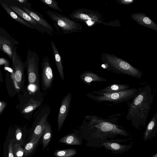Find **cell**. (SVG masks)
I'll return each mask as SVG.
<instances>
[{"mask_svg": "<svg viewBox=\"0 0 157 157\" xmlns=\"http://www.w3.org/2000/svg\"><path fill=\"white\" fill-rule=\"evenodd\" d=\"M155 94L149 84L137 88L136 95L127 102V120L136 130L145 126L148 114L153 103Z\"/></svg>", "mask_w": 157, "mask_h": 157, "instance_id": "obj_1", "label": "cell"}, {"mask_svg": "<svg viewBox=\"0 0 157 157\" xmlns=\"http://www.w3.org/2000/svg\"><path fill=\"white\" fill-rule=\"evenodd\" d=\"M121 114L117 113L103 118L94 115L86 116L85 121L94 136L99 139V144L109 142L107 138L115 139L118 136H127L128 132L119 123Z\"/></svg>", "mask_w": 157, "mask_h": 157, "instance_id": "obj_2", "label": "cell"}, {"mask_svg": "<svg viewBox=\"0 0 157 157\" xmlns=\"http://www.w3.org/2000/svg\"><path fill=\"white\" fill-rule=\"evenodd\" d=\"M137 92V88H129L123 91L111 93L94 90L86 96L98 102H109L117 104L129 101L136 95Z\"/></svg>", "mask_w": 157, "mask_h": 157, "instance_id": "obj_3", "label": "cell"}, {"mask_svg": "<svg viewBox=\"0 0 157 157\" xmlns=\"http://www.w3.org/2000/svg\"><path fill=\"white\" fill-rule=\"evenodd\" d=\"M45 13L51 19L56 29L63 34L82 31L81 25L65 15L51 10H46Z\"/></svg>", "mask_w": 157, "mask_h": 157, "instance_id": "obj_4", "label": "cell"}, {"mask_svg": "<svg viewBox=\"0 0 157 157\" xmlns=\"http://www.w3.org/2000/svg\"><path fill=\"white\" fill-rule=\"evenodd\" d=\"M106 69L110 67L115 73L127 75L132 77L141 78L143 75L140 70L133 67L126 61L116 56L108 55Z\"/></svg>", "mask_w": 157, "mask_h": 157, "instance_id": "obj_5", "label": "cell"}, {"mask_svg": "<svg viewBox=\"0 0 157 157\" xmlns=\"http://www.w3.org/2000/svg\"><path fill=\"white\" fill-rule=\"evenodd\" d=\"M39 57L36 52L28 49L26 59L25 62L27 69L28 80L29 84L35 86L40 91L39 72Z\"/></svg>", "mask_w": 157, "mask_h": 157, "instance_id": "obj_6", "label": "cell"}, {"mask_svg": "<svg viewBox=\"0 0 157 157\" xmlns=\"http://www.w3.org/2000/svg\"><path fill=\"white\" fill-rule=\"evenodd\" d=\"M50 111V106H47L44 107L39 112L36 118L34 128L30 140L35 142L40 140Z\"/></svg>", "mask_w": 157, "mask_h": 157, "instance_id": "obj_7", "label": "cell"}, {"mask_svg": "<svg viewBox=\"0 0 157 157\" xmlns=\"http://www.w3.org/2000/svg\"><path fill=\"white\" fill-rule=\"evenodd\" d=\"M17 49V47H15L12 55V72L13 74L15 82L18 86L21 87L24 82V72L26 65L18 54Z\"/></svg>", "mask_w": 157, "mask_h": 157, "instance_id": "obj_8", "label": "cell"}, {"mask_svg": "<svg viewBox=\"0 0 157 157\" xmlns=\"http://www.w3.org/2000/svg\"><path fill=\"white\" fill-rule=\"evenodd\" d=\"M41 65L42 90L44 91H46L51 88L54 79L53 71L48 56H45L43 58Z\"/></svg>", "mask_w": 157, "mask_h": 157, "instance_id": "obj_9", "label": "cell"}, {"mask_svg": "<svg viewBox=\"0 0 157 157\" xmlns=\"http://www.w3.org/2000/svg\"><path fill=\"white\" fill-rule=\"evenodd\" d=\"M19 43L3 28L0 27V50L11 59L13 50Z\"/></svg>", "mask_w": 157, "mask_h": 157, "instance_id": "obj_10", "label": "cell"}, {"mask_svg": "<svg viewBox=\"0 0 157 157\" xmlns=\"http://www.w3.org/2000/svg\"><path fill=\"white\" fill-rule=\"evenodd\" d=\"M69 17L77 22L85 23L88 26L92 25L98 20L96 14L90 10L83 8L75 10L69 14Z\"/></svg>", "mask_w": 157, "mask_h": 157, "instance_id": "obj_11", "label": "cell"}, {"mask_svg": "<svg viewBox=\"0 0 157 157\" xmlns=\"http://www.w3.org/2000/svg\"><path fill=\"white\" fill-rule=\"evenodd\" d=\"M71 93H68L62 99L57 117L58 130L62 128L69 112L71 99Z\"/></svg>", "mask_w": 157, "mask_h": 157, "instance_id": "obj_12", "label": "cell"}, {"mask_svg": "<svg viewBox=\"0 0 157 157\" xmlns=\"http://www.w3.org/2000/svg\"><path fill=\"white\" fill-rule=\"evenodd\" d=\"M22 10L30 15L37 23L41 26L49 35H52L54 29L52 25L45 19L40 13L32 9H30L23 7Z\"/></svg>", "mask_w": 157, "mask_h": 157, "instance_id": "obj_13", "label": "cell"}, {"mask_svg": "<svg viewBox=\"0 0 157 157\" xmlns=\"http://www.w3.org/2000/svg\"><path fill=\"white\" fill-rule=\"evenodd\" d=\"M10 8L21 18L32 26L39 32L46 33V31L27 13L18 6H11Z\"/></svg>", "mask_w": 157, "mask_h": 157, "instance_id": "obj_14", "label": "cell"}, {"mask_svg": "<svg viewBox=\"0 0 157 157\" xmlns=\"http://www.w3.org/2000/svg\"><path fill=\"white\" fill-rule=\"evenodd\" d=\"M99 147H103L114 154H122L128 150L132 146V143L124 145L117 142H107L99 144Z\"/></svg>", "mask_w": 157, "mask_h": 157, "instance_id": "obj_15", "label": "cell"}, {"mask_svg": "<svg viewBox=\"0 0 157 157\" xmlns=\"http://www.w3.org/2000/svg\"><path fill=\"white\" fill-rule=\"evenodd\" d=\"M157 134V113H156L147 125L144 130L143 138L145 141L155 137Z\"/></svg>", "mask_w": 157, "mask_h": 157, "instance_id": "obj_16", "label": "cell"}, {"mask_svg": "<svg viewBox=\"0 0 157 157\" xmlns=\"http://www.w3.org/2000/svg\"><path fill=\"white\" fill-rule=\"evenodd\" d=\"M44 98L42 94L40 92L34 98H31L24 106L22 112L27 113L35 110L40 106L42 104Z\"/></svg>", "mask_w": 157, "mask_h": 157, "instance_id": "obj_17", "label": "cell"}, {"mask_svg": "<svg viewBox=\"0 0 157 157\" xmlns=\"http://www.w3.org/2000/svg\"><path fill=\"white\" fill-rule=\"evenodd\" d=\"M79 77L85 84L91 85L93 82H107V80L91 71H86L82 73Z\"/></svg>", "mask_w": 157, "mask_h": 157, "instance_id": "obj_18", "label": "cell"}, {"mask_svg": "<svg viewBox=\"0 0 157 157\" xmlns=\"http://www.w3.org/2000/svg\"><path fill=\"white\" fill-rule=\"evenodd\" d=\"M132 18L140 25L154 30H157V25L152 20L141 13H136L132 15Z\"/></svg>", "mask_w": 157, "mask_h": 157, "instance_id": "obj_19", "label": "cell"}, {"mask_svg": "<svg viewBox=\"0 0 157 157\" xmlns=\"http://www.w3.org/2000/svg\"><path fill=\"white\" fill-rule=\"evenodd\" d=\"M51 45L56 68L62 80L63 81L64 79V67L60 55L55 43L53 41H51Z\"/></svg>", "mask_w": 157, "mask_h": 157, "instance_id": "obj_20", "label": "cell"}, {"mask_svg": "<svg viewBox=\"0 0 157 157\" xmlns=\"http://www.w3.org/2000/svg\"><path fill=\"white\" fill-rule=\"evenodd\" d=\"M1 5L8 14L14 20L31 29H34L32 26L21 18L6 3H2Z\"/></svg>", "mask_w": 157, "mask_h": 157, "instance_id": "obj_21", "label": "cell"}, {"mask_svg": "<svg viewBox=\"0 0 157 157\" xmlns=\"http://www.w3.org/2000/svg\"><path fill=\"white\" fill-rule=\"evenodd\" d=\"M42 136L43 149L44 150L48 145L52 136L51 127L48 120L46 123Z\"/></svg>", "mask_w": 157, "mask_h": 157, "instance_id": "obj_22", "label": "cell"}, {"mask_svg": "<svg viewBox=\"0 0 157 157\" xmlns=\"http://www.w3.org/2000/svg\"><path fill=\"white\" fill-rule=\"evenodd\" d=\"M130 86L126 84H113L98 90L104 93H111L124 90L130 88Z\"/></svg>", "mask_w": 157, "mask_h": 157, "instance_id": "obj_23", "label": "cell"}, {"mask_svg": "<svg viewBox=\"0 0 157 157\" xmlns=\"http://www.w3.org/2000/svg\"><path fill=\"white\" fill-rule=\"evenodd\" d=\"M59 142L70 145H79L81 144L78 138L73 134L66 135L59 139Z\"/></svg>", "mask_w": 157, "mask_h": 157, "instance_id": "obj_24", "label": "cell"}, {"mask_svg": "<svg viewBox=\"0 0 157 157\" xmlns=\"http://www.w3.org/2000/svg\"><path fill=\"white\" fill-rule=\"evenodd\" d=\"M76 152V150L73 148L57 150L54 152V155L56 157H71L75 155Z\"/></svg>", "mask_w": 157, "mask_h": 157, "instance_id": "obj_25", "label": "cell"}, {"mask_svg": "<svg viewBox=\"0 0 157 157\" xmlns=\"http://www.w3.org/2000/svg\"><path fill=\"white\" fill-rule=\"evenodd\" d=\"M39 140H38L35 142L30 140L26 145L24 149V157H27L31 154L38 143Z\"/></svg>", "mask_w": 157, "mask_h": 157, "instance_id": "obj_26", "label": "cell"}, {"mask_svg": "<svg viewBox=\"0 0 157 157\" xmlns=\"http://www.w3.org/2000/svg\"><path fill=\"white\" fill-rule=\"evenodd\" d=\"M43 4L48 7L54 10H56L60 12L62 10L59 6L57 2L54 0H40Z\"/></svg>", "mask_w": 157, "mask_h": 157, "instance_id": "obj_27", "label": "cell"}, {"mask_svg": "<svg viewBox=\"0 0 157 157\" xmlns=\"http://www.w3.org/2000/svg\"><path fill=\"white\" fill-rule=\"evenodd\" d=\"M19 144L14 143L13 147V153L14 157H23L24 150Z\"/></svg>", "mask_w": 157, "mask_h": 157, "instance_id": "obj_28", "label": "cell"}, {"mask_svg": "<svg viewBox=\"0 0 157 157\" xmlns=\"http://www.w3.org/2000/svg\"><path fill=\"white\" fill-rule=\"evenodd\" d=\"M7 157H14L13 147L15 143L14 138L9 139L8 141Z\"/></svg>", "mask_w": 157, "mask_h": 157, "instance_id": "obj_29", "label": "cell"}, {"mask_svg": "<svg viewBox=\"0 0 157 157\" xmlns=\"http://www.w3.org/2000/svg\"><path fill=\"white\" fill-rule=\"evenodd\" d=\"M15 143L19 144L22 145L23 144V139L22 132L19 128H17L15 134Z\"/></svg>", "mask_w": 157, "mask_h": 157, "instance_id": "obj_30", "label": "cell"}, {"mask_svg": "<svg viewBox=\"0 0 157 157\" xmlns=\"http://www.w3.org/2000/svg\"><path fill=\"white\" fill-rule=\"evenodd\" d=\"M17 1L19 2L23 6V7L26 8H27L31 9V4L28 2V0H16Z\"/></svg>", "mask_w": 157, "mask_h": 157, "instance_id": "obj_31", "label": "cell"}, {"mask_svg": "<svg viewBox=\"0 0 157 157\" xmlns=\"http://www.w3.org/2000/svg\"><path fill=\"white\" fill-rule=\"evenodd\" d=\"M4 65L6 67H9L10 65L9 61L8 60L4 58H0V65Z\"/></svg>", "mask_w": 157, "mask_h": 157, "instance_id": "obj_32", "label": "cell"}, {"mask_svg": "<svg viewBox=\"0 0 157 157\" xmlns=\"http://www.w3.org/2000/svg\"><path fill=\"white\" fill-rule=\"evenodd\" d=\"M6 105L5 101H0V114L2 113Z\"/></svg>", "mask_w": 157, "mask_h": 157, "instance_id": "obj_33", "label": "cell"}, {"mask_svg": "<svg viewBox=\"0 0 157 157\" xmlns=\"http://www.w3.org/2000/svg\"><path fill=\"white\" fill-rule=\"evenodd\" d=\"M133 0H122L121 1V3L124 4H128L133 2Z\"/></svg>", "mask_w": 157, "mask_h": 157, "instance_id": "obj_34", "label": "cell"}, {"mask_svg": "<svg viewBox=\"0 0 157 157\" xmlns=\"http://www.w3.org/2000/svg\"><path fill=\"white\" fill-rule=\"evenodd\" d=\"M0 81L1 82H2L3 81L2 75L1 73L0 69Z\"/></svg>", "mask_w": 157, "mask_h": 157, "instance_id": "obj_35", "label": "cell"}, {"mask_svg": "<svg viewBox=\"0 0 157 157\" xmlns=\"http://www.w3.org/2000/svg\"><path fill=\"white\" fill-rule=\"evenodd\" d=\"M150 157H157V153H155L154 155L150 156Z\"/></svg>", "mask_w": 157, "mask_h": 157, "instance_id": "obj_36", "label": "cell"}]
</instances>
